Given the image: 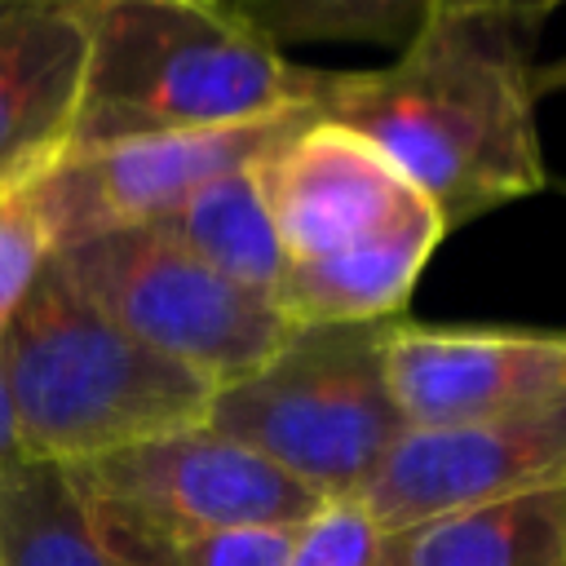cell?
Returning <instances> with one entry per match:
<instances>
[{
    "label": "cell",
    "mask_w": 566,
    "mask_h": 566,
    "mask_svg": "<svg viewBox=\"0 0 566 566\" xmlns=\"http://www.w3.org/2000/svg\"><path fill=\"white\" fill-rule=\"evenodd\" d=\"M310 119H314V106H296L252 124L137 137V142L80 150V155H66L57 168H49L40 181H31L27 195L57 252L111 230L155 226L186 195H195L199 186L234 168L256 164L274 142H283L292 128Z\"/></svg>",
    "instance_id": "obj_7"
},
{
    "label": "cell",
    "mask_w": 566,
    "mask_h": 566,
    "mask_svg": "<svg viewBox=\"0 0 566 566\" xmlns=\"http://www.w3.org/2000/svg\"><path fill=\"white\" fill-rule=\"evenodd\" d=\"M0 566H115L62 464H0Z\"/></svg>",
    "instance_id": "obj_15"
},
{
    "label": "cell",
    "mask_w": 566,
    "mask_h": 566,
    "mask_svg": "<svg viewBox=\"0 0 566 566\" xmlns=\"http://www.w3.org/2000/svg\"><path fill=\"white\" fill-rule=\"evenodd\" d=\"M0 380L27 460L84 464L208 420L217 385L142 345L49 256L0 336Z\"/></svg>",
    "instance_id": "obj_3"
},
{
    "label": "cell",
    "mask_w": 566,
    "mask_h": 566,
    "mask_svg": "<svg viewBox=\"0 0 566 566\" xmlns=\"http://www.w3.org/2000/svg\"><path fill=\"white\" fill-rule=\"evenodd\" d=\"M150 230H159L164 239L186 248L195 261H203L208 270L226 274L230 283L256 296H270L283 270V248L265 212V199L256 190L252 164L199 186Z\"/></svg>",
    "instance_id": "obj_14"
},
{
    "label": "cell",
    "mask_w": 566,
    "mask_h": 566,
    "mask_svg": "<svg viewBox=\"0 0 566 566\" xmlns=\"http://www.w3.org/2000/svg\"><path fill=\"white\" fill-rule=\"evenodd\" d=\"M548 93H566V57L535 66V97H548Z\"/></svg>",
    "instance_id": "obj_22"
},
{
    "label": "cell",
    "mask_w": 566,
    "mask_h": 566,
    "mask_svg": "<svg viewBox=\"0 0 566 566\" xmlns=\"http://www.w3.org/2000/svg\"><path fill=\"white\" fill-rule=\"evenodd\" d=\"M385 371L407 429L469 424L566 394V332L394 318Z\"/></svg>",
    "instance_id": "obj_10"
},
{
    "label": "cell",
    "mask_w": 566,
    "mask_h": 566,
    "mask_svg": "<svg viewBox=\"0 0 566 566\" xmlns=\"http://www.w3.org/2000/svg\"><path fill=\"white\" fill-rule=\"evenodd\" d=\"M53 261L124 332L217 389L265 367L292 336L270 296L230 283L150 226L57 248Z\"/></svg>",
    "instance_id": "obj_5"
},
{
    "label": "cell",
    "mask_w": 566,
    "mask_h": 566,
    "mask_svg": "<svg viewBox=\"0 0 566 566\" xmlns=\"http://www.w3.org/2000/svg\"><path fill=\"white\" fill-rule=\"evenodd\" d=\"M566 0H433V9H469V13H504L544 27V18Z\"/></svg>",
    "instance_id": "obj_20"
},
{
    "label": "cell",
    "mask_w": 566,
    "mask_h": 566,
    "mask_svg": "<svg viewBox=\"0 0 566 566\" xmlns=\"http://www.w3.org/2000/svg\"><path fill=\"white\" fill-rule=\"evenodd\" d=\"M566 486V394L447 429H407L358 504L380 531Z\"/></svg>",
    "instance_id": "obj_8"
},
{
    "label": "cell",
    "mask_w": 566,
    "mask_h": 566,
    "mask_svg": "<svg viewBox=\"0 0 566 566\" xmlns=\"http://www.w3.org/2000/svg\"><path fill=\"white\" fill-rule=\"evenodd\" d=\"M535 31L504 13L433 9L394 62L327 71L314 115L371 142L451 234L548 186Z\"/></svg>",
    "instance_id": "obj_1"
},
{
    "label": "cell",
    "mask_w": 566,
    "mask_h": 566,
    "mask_svg": "<svg viewBox=\"0 0 566 566\" xmlns=\"http://www.w3.org/2000/svg\"><path fill=\"white\" fill-rule=\"evenodd\" d=\"M380 526L358 500H327L305 526H296L283 566H376Z\"/></svg>",
    "instance_id": "obj_18"
},
{
    "label": "cell",
    "mask_w": 566,
    "mask_h": 566,
    "mask_svg": "<svg viewBox=\"0 0 566 566\" xmlns=\"http://www.w3.org/2000/svg\"><path fill=\"white\" fill-rule=\"evenodd\" d=\"M18 438H13V411H9V394H4V380H0V464L18 460Z\"/></svg>",
    "instance_id": "obj_21"
},
{
    "label": "cell",
    "mask_w": 566,
    "mask_h": 566,
    "mask_svg": "<svg viewBox=\"0 0 566 566\" xmlns=\"http://www.w3.org/2000/svg\"><path fill=\"white\" fill-rule=\"evenodd\" d=\"M376 566H566V486L385 531Z\"/></svg>",
    "instance_id": "obj_13"
},
{
    "label": "cell",
    "mask_w": 566,
    "mask_h": 566,
    "mask_svg": "<svg viewBox=\"0 0 566 566\" xmlns=\"http://www.w3.org/2000/svg\"><path fill=\"white\" fill-rule=\"evenodd\" d=\"M88 66V0H0V190L62 164Z\"/></svg>",
    "instance_id": "obj_11"
},
{
    "label": "cell",
    "mask_w": 566,
    "mask_h": 566,
    "mask_svg": "<svg viewBox=\"0 0 566 566\" xmlns=\"http://www.w3.org/2000/svg\"><path fill=\"white\" fill-rule=\"evenodd\" d=\"M53 243L44 234V221L27 190H0V336L49 265Z\"/></svg>",
    "instance_id": "obj_19"
},
{
    "label": "cell",
    "mask_w": 566,
    "mask_h": 566,
    "mask_svg": "<svg viewBox=\"0 0 566 566\" xmlns=\"http://www.w3.org/2000/svg\"><path fill=\"white\" fill-rule=\"evenodd\" d=\"M283 261H314L433 212L358 133L310 119L252 164Z\"/></svg>",
    "instance_id": "obj_9"
},
{
    "label": "cell",
    "mask_w": 566,
    "mask_h": 566,
    "mask_svg": "<svg viewBox=\"0 0 566 566\" xmlns=\"http://www.w3.org/2000/svg\"><path fill=\"white\" fill-rule=\"evenodd\" d=\"M274 44H380L402 49L433 0H234Z\"/></svg>",
    "instance_id": "obj_16"
},
{
    "label": "cell",
    "mask_w": 566,
    "mask_h": 566,
    "mask_svg": "<svg viewBox=\"0 0 566 566\" xmlns=\"http://www.w3.org/2000/svg\"><path fill=\"white\" fill-rule=\"evenodd\" d=\"M323 75L287 62L234 0H88V66L66 155L314 106Z\"/></svg>",
    "instance_id": "obj_2"
},
{
    "label": "cell",
    "mask_w": 566,
    "mask_h": 566,
    "mask_svg": "<svg viewBox=\"0 0 566 566\" xmlns=\"http://www.w3.org/2000/svg\"><path fill=\"white\" fill-rule=\"evenodd\" d=\"M389 323L292 327L265 367L212 394L203 424L323 500H358L407 433L385 371Z\"/></svg>",
    "instance_id": "obj_4"
},
{
    "label": "cell",
    "mask_w": 566,
    "mask_h": 566,
    "mask_svg": "<svg viewBox=\"0 0 566 566\" xmlns=\"http://www.w3.org/2000/svg\"><path fill=\"white\" fill-rule=\"evenodd\" d=\"M93 531L115 566H283L296 526H230V531H146L111 517ZM305 526V522H301Z\"/></svg>",
    "instance_id": "obj_17"
},
{
    "label": "cell",
    "mask_w": 566,
    "mask_h": 566,
    "mask_svg": "<svg viewBox=\"0 0 566 566\" xmlns=\"http://www.w3.org/2000/svg\"><path fill=\"white\" fill-rule=\"evenodd\" d=\"M62 469L88 513L146 531L301 526L327 504L318 491L212 424H190Z\"/></svg>",
    "instance_id": "obj_6"
},
{
    "label": "cell",
    "mask_w": 566,
    "mask_h": 566,
    "mask_svg": "<svg viewBox=\"0 0 566 566\" xmlns=\"http://www.w3.org/2000/svg\"><path fill=\"white\" fill-rule=\"evenodd\" d=\"M447 239L438 212H424L380 239L358 248L314 256V261H283L270 305L292 327H327V323H389L402 318L433 248Z\"/></svg>",
    "instance_id": "obj_12"
}]
</instances>
